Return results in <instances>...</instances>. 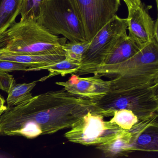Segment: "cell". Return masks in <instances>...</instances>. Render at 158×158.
<instances>
[{"instance_id": "24", "label": "cell", "mask_w": 158, "mask_h": 158, "mask_svg": "<svg viewBox=\"0 0 158 158\" xmlns=\"http://www.w3.org/2000/svg\"><path fill=\"white\" fill-rule=\"evenodd\" d=\"M5 101L3 97L0 95V116L7 109V107L4 105Z\"/></svg>"}, {"instance_id": "23", "label": "cell", "mask_w": 158, "mask_h": 158, "mask_svg": "<svg viewBox=\"0 0 158 158\" xmlns=\"http://www.w3.org/2000/svg\"><path fill=\"white\" fill-rule=\"evenodd\" d=\"M126 4L127 8L138 7L142 4L141 0H123Z\"/></svg>"}, {"instance_id": "1", "label": "cell", "mask_w": 158, "mask_h": 158, "mask_svg": "<svg viewBox=\"0 0 158 158\" xmlns=\"http://www.w3.org/2000/svg\"><path fill=\"white\" fill-rule=\"evenodd\" d=\"M93 101L77 97L63 89L33 97L7 108L0 116V135L34 139L71 127L90 110Z\"/></svg>"}, {"instance_id": "6", "label": "cell", "mask_w": 158, "mask_h": 158, "mask_svg": "<svg viewBox=\"0 0 158 158\" xmlns=\"http://www.w3.org/2000/svg\"><path fill=\"white\" fill-rule=\"evenodd\" d=\"M127 29V18H120L116 15L114 16L89 42L76 74H89L101 65L119 40L126 34Z\"/></svg>"}, {"instance_id": "13", "label": "cell", "mask_w": 158, "mask_h": 158, "mask_svg": "<svg viewBox=\"0 0 158 158\" xmlns=\"http://www.w3.org/2000/svg\"><path fill=\"white\" fill-rule=\"evenodd\" d=\"M131 135L129 130L119 132L112 139L97 145L99 150L107 158H116L127 156L134 152L131 144Z\"/></svg>"}, {"instance_id": "21", "label": "cell", "mask_w": 158, "mask_h": 158, "mask_svg": "<svg viewBox=\"0 0 158 158\" xmlns=\"http://www.w3.org/2000/svg\"><path fill=\"white\" fill-rule=\"evenodd\" d=\"M30 66L24 64L10 61L0 60V72H10L13 71H27Z\"/></svg>"}, {"instance_id": "20", "label": "cell", "mask_w": 158, "mask_h": 158, "mask_svg": "<svg viewBox=\"0 0 158 158\" xmlns=\"http://www.w3.org/2000/svg\"><path fill=\"white\" fill-rule=\"evenodd\" d=\"M89 42H70L65 43L63 49L64 52L65 59L81 63L82 57L89 45Z\"/></svg>"}, {"instance_id": "4", "label": "cell", "mask_w": 158, "mask_h": 158, "mask_svg": "<svg viewBox=\"0 0 158 158\" xmlns=\"http://www.w3.org/2000/svg\"><path fill=\"white\" fill-rule=\"evenodd\" d=\"M158 86L120 91H111L98 100L95 112L103 117H110L114 111L130 110L143 120L157 113L158 110Z\"/></svg>"}, {"instance_id": "9", "label": "cell", "mask_w": 158, "mask_h": 158, "mask_svg": "<svg viewBox=\"0 0 158 158\" xmlns=\"http://www.w3.org/2000/svg\"><path fill=\"white\" fill-rule=\"evenodd\" d=\"M55 84L63 87L65 90L73 95L93 101L101 98L110 90V81L103 80L96 75L81 77L76 74H72L66 82H56Z\"/></svg>"}, {"instance_id": "2", "label": "cell", "mask_w": 158, "mask_h": 158, "mask_svg": "<svg viewBox=\"0 0 158 158\" xmlns=\"http://www.w3.org/2000/svg\"><path fill=\"white\" fill-rule=\"evenodd\" d=\"M66 40L37 21H20L0 34V49L27 55H64L63 47Z\"/></svg>"}, {"instance_id": "5", "label": "cell", "mask_w": 158, "mask_h": 158, "mask_svg": "<svg viewBox=\"0 0 158 158\" xmlns=\"http://www.w3.org/2000/svg\"><path fill=\"white\" fill-rule=\"evenodd\" d=\"M37 22L54 35L71 42L86 40L83 25L70 0H48Z\"/></svg>"}, {"instance_id": "25", "label": "cell", "mask_w": 158, "mask_h": 158, "mask_svg": "<svg viewBox=\"0 0 158 158\" xmlns=\"http://www.w3.org/2000/svg\"><path fill=\"white\" fill-rule=\"evenodd\" d=\"M153 37L154 40L158 42V20L156 19L154 23V29H153Z\"/></svg>"}, {"instance_id": "3", "label": "cell", "mask_w": 158, "mask_h": 158, "mask_svg": "<svg viewBox=\"0 0 158 158\" xmlns=\"http://www.w3.org/2000/svg\"><path fill=\"white\" fill-rule=\"evenodd\" d=\"M109 81L111 91L158 85V42L153 40L143 46Z\"/></svg>"}, {"instance_id": "15", "label": "cell", "mask_w": 158, "mask_h": 158, "mask_svg": "<svg viewBox=\"0 0 158 158\" xmlns=\"http://www.w3.org/2000/svg\"><path fill=\"white\" fill-rule=\"evenodd\" d=\"M23 0H0V34L15 23Z\"/></svg>"}, {"instance_id": "14", "label": "cell", "mask_w": 158, "mask_h": 158, "mask_svg": "<svg viewBox=\"0 0 158 158\" xmlns=\"http://www.w3.org/2000/svg\"><path fill=\"white\" fill-rule=\"evenodd\" d=\"M65 59L64 55H30L0 49V60L24 64L32 68L53 64Z\"/></svg>"}, {"instance_id": "10", "label": "cell", "mask_w": 158, "mask_h": 158, "mask_svg": "<svg viewBox=\"0 0 158 158\" xmlns=\"http://www.w3.org/2000/svg\"><path fill=\"white\" fill-rule=\"evenodd\" d=\"M152 8V6H146L142 3L138 7L128 9L127 19L128 37L141 47L154 40L153 29L155 21L152 20L149 14Z\"/></svg>"}, {"instance_id": "22", "label": "cell", "mask_w": 158, "mask_h": 158, "mask_svg": "<svg viewBox=\"0 0 158 158\" xmlns=\"http://www.w3.org/2000/svg\"><path fill=\"white\" fill-rule=\"evenodd\" d=\"M15 84L12 75L8 72H0V89L8 93Z\"/></svg>"}, {"instance_id": "17", "label": "cell", "mask_w": 158, "mask_h": 158, "mask_svg": "<svg viewBox=\"0 0 158 158\" xmlns=\"http://www.w3.org/2000/svg\"><path fill=\"white\" fill-rule=\"evenodd\" d=\"M38 81L30 83L15 84L8 93L7 99V108L17 106L33 97L31 91L34 88Z\"/></svg>"}, {"instance_id": "18", "label": "cell", "mask_w": 158, "mask_h": 158, "mask_svg": "<svg viewBox=\"0 0 158 158\" xmlns=\"http://www.w3.org/2000/svg\"><path fill=\"white\" fill-rule=\"evenodd\" d=\"M48 0H23L20 21H37L41 15L42 7Z\"/></svg>"}, {"instance_id": "19", "label": "cell", "mask_w": 158, "mask_h": 158, "mask_svg": "<svg viewBox=\"0 0 158 158\" xmlns=\"http://www.w3.org/2000/svg\"><path fill=\"white\" fill-rule=\"evenodd\" d=\"M113 117L110 120L123 130H129L138 122L137 116L133 111L127 109L114 111Z\"/></svg>"}, {"instance_id": "26", "label": "cell", "mask_w": 158, "mask_h": 158, "mask_svg": "<svg viewBox=\"0 0 158 158\" xmlns=\"http://www.w3.org/2000/svg\"><path fill=\"white\" fill-rule=\"evenodd\" d=\"M156 2V6H157V8H158V0H155Z\"/></svg>"}, {"instance_id": "11", "label": "cell", "mask_w": 158, "mask_h": 158, "mask_svg": "<svg viewBox=\"0 0 158 158\" xmlns=\"http://www.w3.org/2000/svg\"><path fill=\"white\" fill-rule=\"evenodd\" d=\"M142 47L130 39L127 33L124 34L113 48L102 64L92 71L91 74L111 79L119 66L135 55Z\"/></svg>"}, {"instance_id": "8", "label": "cell", "mask_w": 158, "mask_h": 158, "mask_svg": "<svg viewBox=\"0 0 158 158\" xmlns=\"http://www.w3.org/2000/svg\"><path fill=\"white\" fill-rule=\"evenodd\" d=\"M81 22L86 40L90 42L97 33L116 15L121 0H70Z\"/></svg>"}, {"instance_id": "12", "label": "cell", "mask_w": 158, "mask_h": 158, "mask_svg": "<svg viewBox=\"0 0 158 158\" xmlns=\"http://www.w3.org/2000/svg\"><path fill=\"white\" fill-rule=\"evenodd\" d=\"M129 131L131 133V144L133 152H158L157 113L143 120H139Z\"/></svg>"}, {"instance_id": "7", "label": "cell", "mask_w": 158, "mask_h": 158, "mask_svg": "<svg viewBox=\"0 0 158 158\" xmlns=\"http://www.w3.org/2000/svg\"><path fill=\"white\" fill-rule=\"evenodd\" d=\"M101 114L90 110L75 122L64 134L70 142L85 146H97L114 137L123 130Z\"/></svg>"}, {"instance_id": "16", "label": "cell", "mask_w": 158, "mask_h": 158, "mask_svg": "<svg viewBox=\"0 0 158 158\" xmlns=\"http://www.w3.org/2000/svg\"><path fill=\"white\" fill-rule=\"evenodd\" d=\"M80 67V63L72 61L69 60H62L53 64L45 65L41 67L32 68L28 71H37L40 70H48L49 72L48 75L42 77L39 81H45L46 79L57 75L64 77L70 74H75Z\"/></svg>"}]
</instances>
